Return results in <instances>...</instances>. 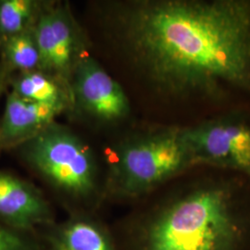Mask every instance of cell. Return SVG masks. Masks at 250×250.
I'll use <instances>...</instances> for the list:
<instances>
[{"instance_id": "obj_1", "label": "cell", "mask_w": 250, "mask_h": 250, "mask_svg": "<svg viewBox=\"0 0 250 250\" xmlns=\"http://www.w3.org/2000/svg\"><path fill=\"white\" fill-rule=\"evenodd\" d=\"M117 26L142 96L170 125L250 112V0H132Z\"/></svg>"}, {"instance_id": "obj_2", "label": "cell", "mask_w": 250, "mask_h": 250, "mask_svg": "<svg viewBox=\"0 0 250 250\" xmlns=\"http://www.w3.org/2000/svg\"><path fill=\"white\" fill-rule=\"evenodd\" d=\"M112 227L117 250H250V178L198 165Z\"/></svg>"}, {"instance_id": "obj_3", "label": "cell", "mask_w": 250, "mask_h": 250, "mask_svg": "<svg viewBox=\"0 0 250 250\" xmlns=\"http://www.w3.org/2000/svg\"><path fill=\"white\" fill-rule=\"evenodd\" d=\"M195 166L184 127L145 126L117 146L104 178V197L137 203Z\"/></svg>"}, {"instance_id": "obj_4", "label": "cell", "mask_w": 250, "mask_h": 250, "mask_svg": "<svg viewBox=\"0 0 250 250\" xmlns=\"http://www.w3.org/2000/svg\"><path fill=\"white\" fill-rule=\"evenodd\" d=\"M24 161L63 198L71 213H92L104 197L98 161L89 146L54 123L21 145Z\"/></svg>"}, {"instance_id": "obj_5", "label": "cell", "mask_w": 250, "mask_h": 250, "mask_svg": "<svg viewBox=\"0 0 250 250\" xmlns=\"http://www.w3.org/2000/svg\"><path fill=\"white\" fill-rule=\"evenodd\" d=\"M196 164L250 178V112L232 111L184 127Z\"/></svg>"}, {"instance_id": "obj_6", "label": "cell", "mask_w": 250, "mask_h": 250, "mask_svg": "<svg viewBox=\"0 0 250 250\" xmlns=\"http://www.w3.org/2000/svg\"><path fill=\"white\" fill-rule=\"evenodd\" d=\"M40 70L71 86L85 53V39L67 5L48 2L34 26Z\"/></svg>"}, {"instance_id": "obj_7", "label": "cell", "mask_w": 250, "mask_h": 250, "mask_svg": "<svg viewBox=\"0 0 250 250\" xmlns=\"http://www.w3.org/2000/svg\"><path fill=\"white\" fill-rule=\"evenodd\" d=\"M71 88L73 108L94 122L114 125L131 116V102L123 86L89 55L73 72Z\"/></svg>"}, {"instance_id": "obj_8", "label": "cell", "mask_w": 250, "mask_h": 250, "mask_svg": "<svg viewBox=\"0 0 250 250\" xmlns=\"http://www.w3.org/2000/svg\"><path fill=\"white\" fill-rule=\"evenodd\" d=\"M0 220L11 229L36 235L56 223L51 206L39 189L1 170Z\"/></svg>"}, {"instance_id": "obj_9", "label": "cell", "mask_w": 250, "mask_h": 250, "mask_svg": "<svg viewBox=\"0 0 250 250\" xmlns=\"http://www.w3.org/2000/svg\"><path fill=\"white\" fill-rule=\"evenodd\" d=\"M40 237L44 250H117L111 229L92 213H71Z\"/></svg>"}, {"instance_id": "obj_10", "label": "cell", "mask_w": 250, "mask_h": 250, "mask_svg": "<svg viewBox=\"0 0 250 250\" xmlns=\"http://www.w3.org/2000/svg\"><path fill=\"white\" fill-rule=\"evenodd\" d=\"M64 111L62 107L29 101L10 92L0 120V147L26 143L56 123V118Z\"/></svg>"}, {"instance_id": "obj_11", "label": "cell", "mask_w": 250, "mask_h": 250, "mask_svg": "<svg viewBox=\"0 0 250 250\" xmlns=\"http://www.w3.org/2000/svg\"><path fill=\"white\" fill-rule=\"evenodd\" d=\"M9 83L11 92L21 99L64 110L73 108L71 86L41 70L15 74Z\"/></svg>"}, {"instance_id": "obj_12", "label": "cell", "mask_w": 250, "mask_h": 250, "mask_svg": "<svg viewBox=\"0 0 250 250\" xmlns=\"http://www.w3.org/2000/svg\"><path fill=\"white\" fill-rule=\"evenodd\" d=\"M1 66L10 76L40 70V54L36 44L34 28L10 36L0 44Z\"/></svg>"}, {"instance_id": "obj_13", "label": "cell", "mask_w": 250, "mask_h": 250, "mask_svg": "<svg viewBox=\"0 0 250 250\" xmlns=\"http://www.w3.org/2000/svg\"><path fill=\"white\" fill-rule=\"evenodd\" d=\"M47 1L0 0L1 41L34 28Z\"/></svg>"}, {"instance_id": "obj_14", "label": "cell", "mask_w": 250, "mask_h": 250, "mask_svg": "<svg viewBox=\"0 0 250 250\" xmlns=\"http://www.w3.org/2000/svg\"><path fill=\"white\" fill-rule=\"evenodd\" d=\"M0 250H44V245L40 235L0 225Z\"/></svg>"}, {"instance_id": "obj_15", "label": "cell", "mask_w": 250, "mask_h": 250, "mask_svg": "<svg viewBox=\"0 0 250 250\" xmlns=\"http://www.w3.org/2000/svg\"><path fill=\"white\" fill-rule=\"evenodd\" d=\"M9 73L5 71V69L0 64V95L3 92L7 83H9Z\"/></svg>"}, {"instance_id": "obj_16", "label": "cell", "mask_w": 250, "mask_h": 250, "mask_svg": "<svg viewBox=\"0 0 250 250\" xmlns=\"http://www.w3.org/2000/svg\"><path fill=\"white\" fill-rule=\"evenodd\" d=\"M0 44H1V39H0Z\"/></svg>"}]
</instances>
